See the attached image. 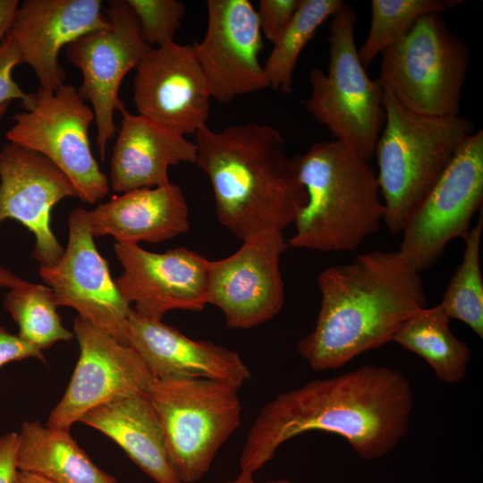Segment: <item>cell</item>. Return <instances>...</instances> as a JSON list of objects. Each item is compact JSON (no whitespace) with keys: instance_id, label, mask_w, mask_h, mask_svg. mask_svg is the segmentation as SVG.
<instances>
[{"instance_id":"obj_9","label":"cell","mask_w":483,"mask_h":483,"mask_svg":"<svg viewBox=\"0 0 483 483\" xmlns=\"http://www.w3.org/2000/svg\"><path fill=\"white\" fill-rule=\"evenodd\" d=\"M22 107L5 132L8 141L51 161L70 179L82 201L94 204L106 197L109 181L93 156L89 137L94 113L78 89L65 83L56 90L38 88Z\"/></svg>"},{"instance_id":"obj_26","label":"cell","mask_w":483,"mask_h":483,"mask_svg":"<svg viewBox=\"0 0 483 483\" xmlns=\"http://www.w3.org/2000/svg\"><path fill=\"white\" fill-rule=\"evenodd\" d=\"M343 0H301L299 7L268 55L264 72L268 85L283 94L292 91L298 58L319 26L343 5Z\"/></svg>"},{"instance_id":"obj_39","label":"cell","mask_w":483,"mask_h":483,"mask_svg":"<svg viewBox=\"0 0 483 483\" xmlns=\"http://www.w3.org/2000/svg\"><path fill=\"white\" fill-rule=\"evenodd\" d=\"M9 105L10 103H5V104H3L0 106V122L3 118V116L4 115V114L6 113L8 107H9Z\"/></svg>"},{"instance_id":"obj_34","label":"cell","mask_w":483,"mask_h":483,"mask_svg":"<svg viewBox=\"0 0 483 483\" xmlns=\"http://www.w3.org/2000/svg\"><path fill=\"white\" fill-rule=\"evenodd\" d=\"M19 433L11 432L0 437V483H17V453Z\"/></svg>"},{"instance_id":"obj_29","label":"cell","mask_w":483,"mask_h":483,"mask_svg":"<svg viewBox=\"0 0 483 483\" xmlns=\"http://www.w3.org/2000/svg\"><path fill=\"white\" fill-rule=\"evenodd\" d=\"M458 1L439 0H372L368 37L358 49L360 63L366 68L386 47L405 36L419 17L443 13Z\"/></svg>"},{"instance_id":"obj_1","label":"cell","mask_w":483,"mask_h":483,"mask_svg":"<svg viewBox=\"0 0 483 483\" xmlns=\"http://www.w3.org/2000/svg\"><path fill=\"white\" fill-rule=\"evenodd\" d=\"M413 402L408 378L388 367L364 365L313 379L261 409L242 449L241 471L253 475L283 444L309 431L333 433L361 459H380L407 436Z\"/></svg>"},{"instance_id":"obj_31","label":"cell","mask_w":483,"mask_h":483,"mask_svg":"<svg viewBox=\"0 0 483 483\" xmlns=\"http://www.w3.org/2000/svg\"><path fill=\"white\" fill-rule=\"evenodd\" d=\"M301 0H260L257 12L259 29L273 45L292 21Z\"/></svg>"},{"instance_id":"obj_3","label":"cell","mask_w":483,"mask_h":483,"mask_svg":"<svg viewBox=\"0 0 483 483\" xmlns=\"http://www.w3.org/2000/svg\"><path fill=\"white\" fill-rule=\"evenodd\" d=\"M196 165L208 176L219 223L235 237L293 224L307 195L293 157L274 127L250 122L195 133Z\"/></svg>"},{"instance_id":"obj_17","label":"cell","mask_w":483,"mask_h":483,"mask_svg":"<svg viewBox=\"0 0 483 483\" xmlns=\"http://www.w3.org/2000/svg\"><path fill=\"white\" fill-rule=\"evenodd\" d=\"M210 97L193 46L153 47L136 68L138 114L176 133L195 134L207 124Z\"/></svg>"},{"instance_id":"obj_21","label":"cell","mask_w":483,"mask_h":483,"mask_svg":"<svg viewBox=\"0 0 483 483\" xmlns=\"http://www.w3.org/2000/svg\"><path fill=\"white\" fill-rule=\"evenodd\" d=\"M121 127L110 161L109 186L117 193L165 186L168 168L180 163L196 164L195 142L140 114L118 107Z\"/></svg>"},{"instance_id":"obj_11","label":"cell","mask_w":483,"mask_h":483,"mask_svg":"<svg viewBox=\"0 0 483 483\" xmlns=\"http://www.w3.org/2000/svg\"><path fill=\"white\" fill-rule=\"evenodd\" d=\"M108 3L109 27L90 31L65 47L68 62L82 73L78 91L91 105L96 142L103 161L107 143L117 131L114 114L123 102L119 98L122 81L153 48L142 38L137 18L127 1Z\"/></svg>"},{"instance_id":"obj_24","label":"cell","mask_w":483,"mask_h":483,"mask_svg":"<svg viewBox=\"0 0 483 483\" xmlns=\"http://www.w3.org/2000/svg\"><path fill=\"white\" fill-rule=\"evenodd\" d=\"M19 470L32 472L55 483H117L80 447L69 430L38 421H24L19 433Z\"/></svg>"},{"instance_id":"obj_16","label":"cell","mask_w":483,"mask_h":483,"mask_svg":"<svg viewBox=\"0 0 483 483\" xmlns=\"http://www.w3.org/2000/svg\"><path fill=\"white\" fill-rule=\"evenodd\" d=\"M114 250L122 265L114 283L139 314L162 320L170 310L199 311L206 303L208 259L185 247L162 253L139 244L115 242Z\"/></svg>"},{"instance_id":"obj_27","label":"cell","mask_w":483,"mask_h":483,"mask_svg":"<svg viewBox=\"0 0 483 483\" xmlns=\"http://www.w3.org/2000/svg\"><path fill=\"white\" fill-rule=\"evenodd\" d=\"M3 305L19 327L17 335L41 351L74 337L62 324L55 296L46 284L28 282L21 287L11 289Z\"/></svg>"},{"instance_id":"obj_33","label":"cell","mask_w":483,"mask_h":483,"mask_svg":"<svg viewBox=\"0 0 483 483\" xmlns=\"http://www.w3.org/2000/svg\"><path fill=\"white\" fill-rule=\"evenodd\" d=\"M30 358L46 361L40 349L23 341L17 335L9 333L0 326V368L12 361Z\"/></svg>"},{"instance_id":"obj_18","label":"cell","mask_w":483,"mask_h":483,"mask_svg":"<svg viewBox=\"0 0 483 483\" xmlns=\"http://www.w3.org/2000/svg\"><path fill=\"white\" fill-rule=\"evenodd\" d=\"M77 197L70 179L51 161L27 148L8 142L0 150V225L20 222L36 240L31 257L53 266L64 249L54 234L51 211L62 199Z\"/></svg>"},{"instance_id":"obj_32","label":"cell","mask_w":483,"mask_h":483,"mask_svg":"<svg viewBox=\"0 0 483 483\" xmlns=\"http://www.w3.org/2000/svg\"><path fill=\"white\" fill-rule=\"evenodd\" d=\"M19 64L21 63L18 49L6 34L0 43V106L13 99H20L22 106L30 98V94L24 92L13 78V71Z\"/></svg>"},{"instance_id":"obj_25","label":"cell","mask_w":483,"mask_h":483,"mask_svg":"<svg viewBox=\"0 0 483 483\" xmlns=\"http://www.w3.org/2000/svg\"><path fill=\"white\" fill-rule=\"evenodd\" d=\"M450 318L440 304L426 307L407 318L393 342L422 359L447 384L465 378L471 352L450 330Z\"/></svg>"},{"instance_id":"obj_13","label":"cell","mask_w":483,"mask_h":483,"mask_svg":"<svg viewBox=\"0 0 483 483\" xmlns=\"http://www.w3.org/2000/svg\"><path fill=\"white\" fill-rule=\"evenodd\" d=\"M68 226L67 247L55 265L39 267L41 279L53 291L58 306L76 309L94 326L129 345L127 323L132 308L97 249L88 210L73 209Z\"/></svg>"},{"instance_id":"obj_23","label":"cell","mask_w":483,"mask_h":483,"mask_svg":"<svg viewBox=\"0 0 483 483\" xmlns=\"http://www.w3.org/2000/svg\"><path fill=\"white\" fill-rule=\"evenodd\" d=\"M79 421L112 439L155 482L182 483L169 459L157 415L146 392L101 404Z\"/></svg>"},{"instance_id":"obj_2","label":"cell","mask_w":483,"mask_h":483,"mask_svg":"<svg viewBox=\"0 0 483 483\" xmlns=\"http://www.w3.org/2000/svg\"><path fill=\"white\" fill-rule=\"evenodd\" d=\"M314 329L297 344L316 372L344 366L391 342L402 324L428 307L420 274L398 251L373 250L324 269Z\"/></svg>"},{"instance_id":"obj_8","label":"cell","mask_w":483,"mask_h":483,"mask_svg":"<svg viewBox=\"0 0 483 483\" xmlns=\"http://www.w3.org/2000/svg\"><path fill=\"white\" fill-rule=\"evenodd\" d=\"M357 15L345 2L331 16L327 73L309 72L308 112L335 138L371 160L386 121L384 89L360 63L354 39Z\"/></svg>"},{"instance_id":"obj_14","label":"cell","mask_w":483,"mask_h":483,"mask_svg":"<svg viewBox=\"0 0 483 483\" xmlns=\"http://www.w3.org/2000/svg\"><path fill=\"white\" fill-rule=\"evenodd\" d=\"M73 334L80 355L67 388L47 427L69 430L90 410L117 398L146 392L155 378L140 355L77 316Z\"/></svg>"},{"instance_id":"obj_28","label":"cell","mask_w":483,"mask_h":483,"mask_svg":"<svg viewBox=\"0 0 483 483\" xmlns=\"http://www.w3.org/2000/svg\"><path fill=\"white\" fill-rule=\"evenodd\" d=\"M482 208L478 222L463 238L465 249L439 303L446 315L467 325L483 337V280L480 269Z\"/></svg>"},{"instance_id":"obj_19","label":"cell","mask_w":483,"mask_h":483,"mask_svg":"<svg viewBox=\"0 0 483 483\" xmlns=\"http://www.w3.org/2000/svg\"><path fill=\"white\" fill-rule=\"evenodd\" d=\"M100 0H25L16 10L8 35L34 71L39 88L56 90L66 73L58 55L80 37L109 27Z\"/></svg>"},{"instance_id":"obj_4","label":"cell","mask_w":483,"mask_h":483,"mask_svg":"<svg viewBox=\"0 0 483 483\" xmlns=\"http://www.w3.org/2000/svg\"><path fill=\"white\" fill-rule=\"evenodd\" d=\"M307 199L294 219L289 246L321 252L352 251L383 222L376 170L346 143H314L293 156Z\"/></svg>"},{"instance_id":"obj_37","label":"cell","mask_w":483,"mask_h":483,"mask_svg":"<svg viewBox=\"0 0 483 483\" xmlns=\"http://www.w3.org/2000/svg\"><path fill=\"white\" fill-rule=\"evenodd\" d=\"M224 483H258L253 479V475L241 471L240 474L233 479L227 480ZM263 483H294L289 479H273L269 481H266Z\"/></svg>"},{"instance_id":"obj_20","label":"cell","mask_w":483,"mask_h":483,"mask_svg":"<svg viewBox=\"0 0 483 483\" xmlns=\"http://www.w3.org/2000/svg\"><path fill=\"white\" fill-rule=\"evenodd\" d=\"M128 343L155 378L205 377L240 388L250 377L241 355L208 341L193 340L162 320L133 309L129 316Z\"/></svg>"},{"instance_id":"obj_15","label":"cell","mask_w":483,"mask_h":483,"mask_svg":"<svg viewBox=\"0 0 483 483\" xmlns=\"http://www.w3.org/2000/svg\"><path fill=\"white\" fill-rule=\"evenodd\" d=\"M208 26L196 56L210 97L227 104L269 87L258 55L263 47L257 12L249 0H208Z\"/></svg>"},{"instance_id":"obj_5","label":"cell","mask_w":483,"mask_h":483,"mask_svg":"<svg viewBox=\"0 0 483 483\" xmlns=\"http://www.w3.org/2000/svg\"><path fill=\"white\" fill-rule=\"evenodd\" d=\"M386 121L375 147L377 181L383 197V223L392 235L409 220L474 132L468 118L415 114L384 90Z\"/></svg>"},{"instance_id":"obj_10","label":"cell","mask_w":483,"mask_h":483,"mask_svg":"<svg viewBox=\"0 0 483 483\" xmlns=\"http://www.w3.org/2000/svg\"><path fill=\"white\" fill-rule=\"evenodd\" d=\"M483 131L462 144L404 227L398 252L417 272L430 269L447 244L464 238L482 208Z\"/></svg>"},{"instance_id":"obj_12","label":"cell","mask_w":483,"mask_h":483,"mask_svg":"<svg viewBox=\"0 0 483 483\" xmlns=\"http://www.w3.org/2000/svg\"><path fill=\"white\" fill-rule=\"evenodd\" d=\"M288 247L283 232L269 230L247 237L232 255L208 261L206 303L222 311L230 328L250 329L281 311L280 259Z\"/></svg>"},{"instance_id":"obj_35","label":"cell","mask_w":483,"mask_h":483,"mask_svg":"<svg viewBox=\"0 0 483 483\" xmlns=\"http://www.w3.org/2000/svg\"><path fill=\"white\" fill-rule=\"evenodd\" d=\"M19 4L18 0H0V43L13 24Z\"/></svg>"},{"instance_id":"obj_22","label":"cell","mask_w":483,"mask_h":483,"mask_svg":"<svg viewBox=\"0 0 483 483\" xmlns=\"http://www.w3.org/2000/svg\"><path fill=\"white\" fill-rule=\"evenodd\" d=\"M92 234L139 244L169 241L190 230L189 208L175 183L114 196L88 211Z\"/></svg>"},{"instance_id":"obj_36","label":"cell","mask_w":483,"mask_h":483,"mask_svg":"<svg viewBox=\"0 0 483 483\" xmlns=\"http://www.w3.org/2000/svg\"><path fill=\"white\" fill-rule=\"evenodd\" d=\"M28 282L15 275L10 270L0 266V287L14 289L25 285Z\"/></svg>"},{"instance_id":"obj_6","label":"cell","mask_w":483,"mask_h":483,"mask_svg":"<svg viewBox=\"0 0 483 483\" xmlns=\"http://www.w3.org/2000/svg\"><path fill=\"white\" fill-rule=\"evenodd\" d=\"M182 483L200 480L242 422L238 388L205 377L154 378L147 391Z\"/></svg>"},{"instance_id":"obj_38","label":"cell","mask_w":483,"mask_h":483,"mask_svg":"<svg viewBox=\"0 0 483 483\" xmlns=\"http://www.w3.org/2000/svg\"><path fill=\"white\" fill-rule=\"evenodd\" d=\"M17 483H55L32 472L19 470Z\"/></svg>"},{"instance_id":"obj_7","label":"cell","mask_w":483,"mask_h":483,"mask_svg":"<svg viewBox=\"0 0 483 483\" xmlns=\"http://www.w3.org/2000/svg\"><path fill=\"white\" fill-rule=\"evenodd\" d=\"M428 13L382 53L377 79L406 109L425 116L460 115L470 64L467 44L442 15Z\"/></svg>"},{"instance_id":"obj_30","label":"cell","mask_w":483,"mask_h":483,"mask_svg":"<svg viewBox=\"0 0 483 483\" xmlns=\"http://www.w3.org/2000/svg\"><path fill=\"white\" fill-rule=\"evenodd\" d=\"M133 11L144 41L161 47L174 42L185 14L184 4L177 0H126Z\"/></svg>"}]
</instances>
